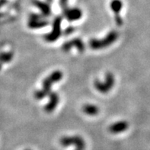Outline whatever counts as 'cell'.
<instances>
[{
    "instance_id": "1",
    "label": "cell",
    "mask_w": 150,
    "mask_h": 150,
    "mask_svg": "<svg viewBox=\"0 0 150 150\" xmlns=\"http://www.w3.org/2000/svg\"><path fill=\"white\" fill-rule=\"evenodd\" d=\"M63 72L59 70L53 71L48 76H47L42 82V88L34 92V98L38 100H41L48 96L53 86L57 82H59L63 79Z\"/></svg>"
},
{
    "instance_id": "2",
    "label": "cell",
    "mask_w": 150,
    "mask_h": 150,
    "mask_svg": "<svg viewBox=\"0 0 150 150\" xmlns=\"http://www.w3.org/2000/svg\"><path fill=\"white\" fill-rule=\"evenodd\" d=\"M118 34L112 30L107 34L105 38L101 39H91L89 41V47L92 50H102L108 47L109 46L113 44L117 39Z\"/></svg>"
},
{
    "instance_id": "3",
    "label": "cell",
    "mask_w": 150,
    "mask_h": 150,
    "mask_svg": "<svg viewBox=\"0 0 150 150\" xmlns=\"http://www.w3.org/2000/svg\"><path fill=\"white\" fill-rule=\"evenodd\" d=\"M114 83H115V79L114 75L111 72H107L105 74V80L103 82L100 80H95L94 82V86L95 89L100 93L107 94L112 89Z\"/></svg>"
},
{
    "instance_id": "4",
    "label": "cell",
    "mask_w": 150,
    "mask_h": 150,
    "mask_svg": "<svg viewBox=\"0 0 150 150\" xmlns=\"http://www.w3.org/2000/svg\"><path fill=\"white\" fill-rule=\"evenodd\" d=\"M60 144L63 146H74L75 150H84L86 148L85 141L79 136H67L60 139Z\"/></svg>"
},
{
    "instance_id": "5",
    "label": "cell",
    "mask_w": 150,
    "mask_h": 150,
    "mask_svg": "<svg viewBox=\"0 0 150 150\" xmlns=\"http://www.w3.org/2000/svg\"><path fill=\"white\" fill-rule=\"evenodd\" d=\"M61 22H62V18L60 16H57L53 22V28L52 30L48 34H45L44 37V40L49 43H53L57 40L60 37L62 30H61Z\"/></svg>"
},
{
    "instance_id": "6",
    "label": "cell",
    "mask_w": 150,
    "mask_h": 150,
    "mask_svg": "<svg viewBox=\"0 0 150 150\" xmlns=\"http://www.w3.org/2000/svg\"><path fill=\"white\" fill-rule=\"evenodd\" d=\"M44 16H41L38 14H31L29 16L28 25L31 29H38L44 28L48 25V21L44 18Z\"/></svg>"
},
{
    "instance_id": "7",
    "label": "cell",
    "mask_w": 150,
    "mask_h": 150,
    "mask_svg": "<svg viewBox=\"0 0 150 150\" xmlns=\"http://www.w3.org/2000/svg\"><path fill=\"white\" fill-rule=\"evenodd\" d=\"M72 48H76L79 51L82 52L85 50V45L82 40L79 38H75L72 40H69L68 42H66L62 46V50L64 52L69 51Z\"/></svg>"
},
{
    "instance_id": "8",
    "label": "cell",
    "mask_w": 150,
    "mask_h": 150,
    "mask_svg": "<svg viewBox=\"0 0 150 150\" xmlns=\"http://www.w3.org/2000/svg\"><path fill=\"white\" fill-rule=\"evenodd\" d=\"M64 17L69 21H77L82 18V10L78 8H66L63 9Z\"/></svg>"
},
{
    "instance_id": "9",
    "label": "cell",
    "mask_w": 150,
    "mask_h": 150,
    "mask_svg": "<svg viewBox=\"0 0 150 150\" xmlns=\"http://www.w3.org/2000/svg\"><path fill=\"white\" fill-rule=\"evenodd\" d=\"M48 97H49V102L44 107V110L46 112L50 113L53 112L59 105V97L57 92H53V91L48 95Z\"/></svg>"
},
{
    "instance_id": "10",
    "label": "cell",
    "mask_w": 150,
    "mask_h": 150,
    "mask_svg": "<svg viewBox=\"0 0 150 150\" xmlns=\"http://www.w3.org/2000/svg\"><path fill=\"white\" fill-rule=\"evenodd\" d=\"M32 2L34 6L38 8L40 11H41L42 15L44 17H47L51 14V8L49 4L47 2H42L40 0H32Z\"/></svg>"
},
{
    "instance_id": "11",
    "label": "cell",
    "mask_w": 150,
    "mask_h": 150,
    "mask_svg": "<svg viewBox=\"0 0 150 150\" xmlns=\"http://www.w3.org/2000/svg\"><path fill=\"white\" fill-rule=\"evenodd\" d=\"M110 6L111 8V9L113 10L114 13L115 14V20L117 25H120V23L122 22V20L120 18V15H119V12H120V9L122 8V2L120 0H112L110 4Z\"/></svg>"
},
{
    "instance_id": "12",
    "label": "cell",
    "mask_w": 150,
    "mask_h": 150,
    "mask_svg": "<svg viewBox=\"0 0 150 150\" xmlns=\"http://www.w3.org/2000/svg\"><path fill=\"white\" fill-rule=\"evenodd\" d=\"M127 128V124L124 121L116 122L109 127V131L111 133H120V132L124 131Z\"/></svg>"
},
{
    "instance_id": "13",
    "label": "cell",
    "mask_w": 150,
    "mask_h": 150,
    "mask_svg": "<svg viewBox=\"0 0 150 150\" xmlns=\"http://www.w3.org/2000/svg\"><path fill=\"white\" fill-rule=\"evenodd\" d=\"M82 111L88 116H96L99 113V108L93 104H86L82 107Z\"/></svg>"
},
{
    "instance_id": "14",
    "label": "cell",
    "mask_w": 150,
    "mask_h": 150,
    "mask_svg": "<svg viewBox=\"0 0 150 150\" xmlns=\"http://www.w3.org/2000/svg\"><path fill=\"white\" fill-rule=\"evenodd\" d=\"M13 57L14 54L11 52H2V53H0V69L2 68L3 64L11 62Z\"/></svg>"
},
{
    "instance_id": "15",
    "label": "cell",
    "mask_w": 150,
    "mask_h": 150,
    "mask_svg": "<svg viewBox=\"0 0 150 150\" xmlns=\"http://www.w3.org/2000/svg\"><path fill=\"white\" fill-rule=\"evenodd\" d=\"M68 2L69 0H59V6L63 9H65L68 7Z\"/></svg>"
},
{
    "instance_id": "16",
    "label": "cell",
    "mask_w": 150,
    "mask_h": 150,
    "mask_svg": "<svg viewBox=\"0 0 150 150\" xmlns=\"http://www.w3.org/2000/svg\"><path fill=\"white\" fill-rule=\"evenodd\" d=\"M48 2H51V1H53V0H47Z\"/></svg>"
}]
</instances>
